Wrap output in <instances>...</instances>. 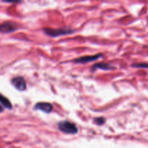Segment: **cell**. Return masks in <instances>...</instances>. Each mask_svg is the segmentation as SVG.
Returning a JSON list of instances; mask_svg holds the SVG:
<instances>
[{
    "label": "cell",
    "mask_w": 148,
    "mask_h": 148,
    "mask_svg": "<svg viewBox=\"0 0 148 148\" xmlns=\"http://www.w3.org/2000/svg\"><path fill=\"white\" fill-rule=\"evenodd\" d=\"M58 128L64 134H76L78 133V128L76 124L66 120L60 121L58 124Z\"/></svg>",
    "instance_id": "6da1fadb"
},
{
    "label": "cell",
    "mask_w": 148,
    "mask_h": 148,
    "mask_svg": "<svg viewBox=\"0 0 148 148\" xmlns=\"http://www.w3.org/2000/svg\"><path fill=\"white\" fill-rule=\"evenodd\" d=\"M43 32L46 33L47 36L51 37L56 38L61 36H65L68 34H72L75 32V30H72L69 28H43Z\"/></svg>",
    "instance_id": "7a4b0ae2"
},
{
    "label": "cell",
    "mask_w": 148,
    "mask_h": 148,
    "mask_svg": "<svg viewBox=\"0 0 148 148\" xmlns=\"http://www.w3.org/2000/svg\"><path fill=\"white\" fill-rule=\"evenodd\" d=\"M11 83L19 91H24L27 88L26 82L23 77L18 76L12 78L11 80Z\"/></svg>",
    "instance_id": "3957f363"
},
{
    "label": "cell",
    "mask_w": 148,
    "mask_h": 148,
    "mask_svg": "<svg viewBox=\"0 0 148 148\" xmlns=\"http://www.w3.org/2000/svg\"><path fill=\"white\" fill-rule=\"evenodd\" d=\"M17 30V25L11 21H6L0 24V33H10Z\"/></svg>",
    "instance_id": "277c9868"
},
{
    "label": "cell",
    "mask_w": 148,
    "mask_h": 148,
    "mask_svg": "<svg viewBox=\"0 0 148 148\" xmlns=\"http://www.w3.org/2000/svg\"><path fill=\"white\" fill-rule=\"evenodd\" d=\"M102 57H103L102 53H98V54L92 55V56H82V57L77 58V59H74L73 62H75V63H77V64H85V63H88V62L96 61Z\"/></svg>",
    "instance_id": "5b68a950"
},
{
    "label": "cell",
    "mask_w": 148,
    "mask_h": 148,
    "mask_svg": "<svg viewBox=\"0 0 148 148\" xmlns=\"http://www.w3.org/2000/svg\"><path fill=\"white\" fill-rule=\"evenodd\" d=\"M34 108L36 110H40L43 112L49 114L53 111V106L48 102H39L35 105Z\"/></svg>",
    "instance_id": "8992f818"
},
{
    "label": "cell",
    "mask_w": 148,
    "mask_h": 148,
    "mask_svg": "<svg viewBox=\"0 0 148 148\" xmlns=\"http://www.w3.org/2000/svg\"><path fill=\"white\" fill-rule=\"evenodd\" d=\"M96 69H101L104 71H111L115 69V66H112L110 64L105 63V62H101V63H96L92 66V72H95Z\"/></svg>",
    "instance_id": "52a82bcc"
},
{
    "label": "cell",
    "mask_w": 148,
    "mask_h": 148,
    "mask_svg": "<svg viewBox=\"0 0 148 148\" xmlns=\"http://www.w3.org/2000/svg\"><path fill=\"white\" fill-rule=\"evenodd\" d=\"M0 103H1L4 108H7V109L11 110L12 108V105L10 100L7 98H6L4 95H3L1 93H0Z\"/></svg>",
    "instance_id": "ba28073f"
},
{
    "label": "cell",
    "mask_w": 148,
    "mask_h": 148,
    "mask_svg": "<svg viewBox=\"0 0 148 148\" xmlns=\"http://www.w3.org/2000/svg\"><path fill=\"white\" fill-rule=\"evenodd\" d=\"M93 123L98 126L103 125L106 123V119L104 117H96V118L94 119Z\"/></svg>",
    "instance_id": "9c48e42d"
},
{
    "label": "cell",
    "mask_w": 148,
    "mask_h": 148,
    "mask_svg": "<svg viewBox=\"0 0 148 148\" xmlns=\"http://www.w3.org/2000/svg\"><path fill=\"white\" fill-rule=\"evenodd\" d=\"M133 67L136 68H146L148 69V64L147 63H139V64H132Z\"/></svg>",
    "instance_id": "30bf717a"
},
{
    "label": "cell",
    "mask_w": 148,
    "mask_h": 148,
    "mask_svg": "<svg viewBox=\"0 0 148 148\" xmlns=\"http://www.w3.org/2000/svg\"><path fill=\"white\" fill-rule=\"evenodd\" d=\"M2 1L6 3H12V4H18L21 3L23 0H1Z\"/></svg>",
    "instance_id": "8fae6325"
},
{
    "label": "cell",
    "mask_w": 148,
    "mask_h": 148,
    "mask_svg": "<svg viewBox=\"0 0 148 148\" xmlns=\"http://www.w3.org/2000/svg\"><path fill=\"white\" fill-rule=\"evenodd\" d=\"M3 111H4V108H3V107L1 106H0V113L3 112Z\"/></svg>",
    "instance_id": "7c38bea8"
}]
</instances>
